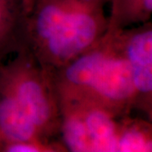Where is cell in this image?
I'll return each mask as SVG.
<instances>
[{"instance_id":"cell-1","label":"cell","mask_w":152,"mask_h":152,"mask_svg":"<svg viewBox=\"0 0 152 152\" xmlns=\"http://www.w3.org/2000/svg\"><path fill=\"white\" fill-rule=\"evenodd\" d=\"M23 109L45 139L60 132L61 114L52 77L26 48L3 66Z\"/></svg>"},{"instance_id":"cell-2","label":"cell","mask_w":152,"mask_h":152,"mask_svg":"<svg viewBox=\"0 0 152 152\" xmlns=\"http://www.w3.org/2000/svg\"><path fill=\"white\" fill-rule=\"evenodd\" d=\"M103 5L79 0L57 31L31 53L40 65L48 72L56 70L96 43L108 26Z\"/></svg>"},{"instance_id":"cell-3","label":"cell","mask_w":152,"mask_h":152,"mask_svg":"<svg viewBox=\"0 0 152 152\" xmlns=\"http://www.w3.org/2000/svg\"><path fill=\"white\" fill-rule=\"evenodd\" d=\"M113 38V32L107 30L91 48L59 69L49 72L59 104L84 103L86 101L108 57Z\"/></svg>"},{"instance_id":"cell-4","label":"cell","mask_w":152,"mask_h":152,"mask_svg":"<svg viewBox=\"0 0 152 152\" xmlns=\"http://www.w3.org/2000/svg\"><path fill=\"white\" fill-rule=\"evenodd\" d=\"M110 31L113 34L112 48L84 104L99 107L117 118L128 116L134 108V90L129 67L118 42V31Z\"/></svg>"},{"instance_id":"cell-5","label":"cell","mask_w":152,"mask_h":152,"mask_svg":"<svg viewBox=\"0 0 152 152\" xmlns=\"http://www.w3.org/2000/svg\"><path fill=\"white\" fill-rule=\"evenodd\" d=\"M118 42L128 62L134 90V108L152 118V25L119 30Z\"/></svg>"},{"instance_id":"cell-6","label":"cell","mask_w":152,"mask_h":152,"mask_svg":"<svg viewBox=\"0 0 152 152\" xmlns=\"http://www.w3.org/2000/svg\"><path fill=\"white\" fill-rule=\"evenodd\" d=\"M50 141L39 133L23 109L3 65L0 66V144Z\"/></svg>"},{"instance_id":"cell-7","label":"cell","mask_w":152,"mask_h":152,"mask_svg":"<svg viewBox=\"0 0 152 152\" xmlns=\"http://www.w3.org/2000/svg\"><path fill=\"white\" fill-rule=\"evenodd\" d=\"M73 104L80 109L92 152H117L118 121L113 115L94 105Z\"/></svg>"},{"instance_id":"cell-8","label":"cell","mask_w":152,"mask_h":152,"mask_svg":"<svg viewBox=\"0 0 152 152\" xmlns=\"http://www.w3.org/2000/svg\"><path fill=\"white\" fill-rule=\"evenodd\" d=\"M26 0H0V58L25 48Z\"/></svg>"},{"instance_id":"cell-9","label":"cell","mask_w":152,"mask_h":152,"mask_svg":"<svg viewBox=\"0 0 152 152\" xmlns=\"http://www.w3.org/2000/svg\"><path fill=\"white\" fill-rule=\"evenodd\" d=\"M150 122L128 116L121 118L118 121L117 152L152 151V126Z\"/></svg>"},{"instance_id":"cell-10","label":"cell","mask_w":152,"mask_h":152,"mask_svg":"<svg viewBox=\"0 0 152 152\" xmlns=\"http://www.w3.org/2000/svg\"><path fill=\"white\" fill-rule=\"evenodd\" d=\"M108 31H119L149 21L152 14V0H111Z\"/></svg>"},{"instance_id":"cell-11","label":"cell","mask_w":152,"mask_h":152,"mask_svg":"<svg viewBox=\"0 0 152 152\" xmlns=\"http://www.w3.org/2000/svg\"><path fill=\"white\" fill-rule=\"evenodd\" d=\"M0 149L6 152H64L67 151L63 144L51 141H20L1 144Z\"/></svg>"},{"instance_id":"cell-12","label":"cell","mask_w":152,"mask_h":152,"mask_svg":"<svg viewBox=\"0 0 152 152\" xmlns=\"http://www.w3.org/2000/svg\"><path fill=\"white\" fill-rule=\"evenodd\" d=\"M92 1H96V2H98V3H101V4H104L105 3H107L108 1H111V0H92Z\"/></svg>"},{"instance_id":"cell-13","label":"cell","mask_w":152,"mask_h":152,"mask_svg":"<svg viewBox=\"0 0 152 152\" xmlns=\"http://www.w3.org/2000/svg\"><path fill=\"white\" fill-rule=\"evenodd\" d=\"M1 59H2V58H0V66H1Z\"/></svg>"}]
</instances>
